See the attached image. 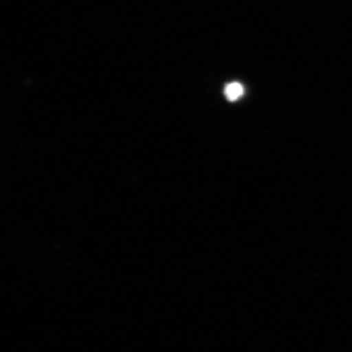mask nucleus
<instances>
[{
  "instance_id": "1",
  "label": "nucleus",
  "mask_w": 352,
  "mask_h": 352,
  "mask_svg": "<svg viewBox=\"0 0 352 352\" xmlns=\"http://www.w3.org/2000/svg\"><path fill=\"white\" fill-rule=\"evenodd\" d=\"M227 99L230 101H236L244 94V87L239 82L229 83L224 90Z\"/></svg>"
}]
</instances>
